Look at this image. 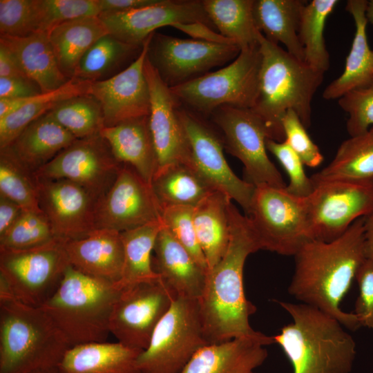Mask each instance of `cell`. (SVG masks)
<instances>
[{"mask_svg": "<svg viewBox=\"0 0 373 373\" xmlns=\"http://www.w3.org/2000/svg\"><path fill=\"white\" fill-rule=\"evenodd\" d=\"M365 217L331 242L311 240L294 255L295 269L288 292L296 300L336 318L346 329L361 327L354 313L340 304L349 291L364 254Z\"/></svg>", "mask_w": 373, "mask_h": 373, "instance_id": "1", "label": "cell"}, {"mask_svg": "<svg viewBox=\"0 0 373 373\" xmlns=\"http://www.w3.org/2000/svg\"><path fill=\"white\" fill-rule=\"evenodd\" d=\"M230 238L221 260L207 271L198 300L207 342L216 343L261 334L250 325L256 306L245 294L243 271L251 254L260 249L249 218L231 202L229 207Z\"/></svg>", "mask_w": 373, "mask_h": 373, "instance_id": "2", "label": "cell"}, {"mask_svg": "<svg viewBox=\"0 0 373 373\" xmlns=\"http://www.w3.org/2000/svg\"><path fill=\"white\" fill-rule=\"evenodd\" d=\"M261 66L256 99L251 110L265 122L271 140L285 141L282 119L293 110L307 128L311 124L312 101L324 73L267 40L260 32Z\"/></svg>", "mask_w": 373, "mask_h": 373, "instance_id": "3", "label": "cell"}, {"mask_svg": "<svg viewBox=\"0 0 373 373\" xmlns=\"http://www.w3.org/2000/svg\"><path fill=\"white\" fill-rule=\"evenodd\" d=\"M276 302L293 319L272 336L289 360L293 373L352 371L356 343L336 318L304 303Z\"/></svg>", "mask_w": 373, "mask_h": 373, "instance_id": "4", "label": "cell"}, {"mask_svg": "<svg viewBox=\"0 0 373 373\" xmlns=\"http://www.w3.org/2000/svg\"><path fill=\"white\" fill-rule=\"evenodd\" d=\"M121 290L116 284L86 275L70 265L57 289L40 307L70 347L106 341Z\"/></svg>", "mask_w": 373, "mask_h": 373, "instance_id": "5", "label": "cell"}, {"mask_svg": "<svg viewBox=\"0 0 373 373\" xmlns=\"http://www.w3.org/2000/svg\"><path fill=\"white\" fill-rule=\"evenodd\" d=\"M69 347L40 307L19 300L0 303V373L55 368Z\"/></svg>", "mask_w": 373, "mask_h": 373, "instance_id": "6", "label": "cell"}, {"mask_svg": "<svg viewBox=\"0 0 373 373\" xmlns=\"http://www.w3.org/2000/svg\"><path fill=\"white\" fill-rule=\"evenodd\" d=\"M259 43L242 48L229 64L170 88L180 105L211 115L222 106L251 109L256 102L261 66Z\"/></svg>", "mask_w": 373, "mask_h": 373, "instance_id": "7", "label": "cell"}, {"mask_svg": "<svg viewBox=\"0 0 373 373\" xmlns=\"http://www.w3.org/2000/svg\"><path fill=\"white\" fill-rule=\"evenodd\" d=\"M209 344L198 300L176 297L137 358L140 373H180L195 353Z\"/></svg>", "mask_w": 373, "mask_h": 373, "instance_id": "8", "label": "cell"}, {"mask_svg": "<svg viewBox=\"0 0 373 373\" xmlns=\"http://www.w3.org/2000/svg\"><path fill=\"white\" fill-rule=\"evenodd\" d=\"M285 187L256 186L247 216L261 249L294 256L312 240L307 198L289 193Z\"/></svg>", "mask_w": 373, "mask_h": 373, "instance_id": "9", "label": "cell"}, {"mask_svg": "<svg viewBox=\"0 0 373 373\" xmlns=\"http://www.w3.org/2000/svg\"><path fill=\"white\" fill-rule=\"evenodd\" d=\"M312 182L314 190L306 198L312 240L333 241L356 220L373 213V182Z\"/></svg>", "mask_w": 373, "mask_h": 373, "instance_id": "10", "label": "cell"}, {"mask_svg": "<svg viewBox=\"0 0 373 373\" xmlns=\"http://www.w3.org/2000/svg\"><path fill=\"white\" fill-rule=\"evenodd\" d=\"M69 265L64 242L58 239L29 249H0V274L17 300L35 307L52 295Z\"/></svg>", "mask_w": 373, "mask_h": 373, "instance_id": "11", "label": "cell"}, {"mask_svg": "<svg viewBox=\"0 0 373 373\" xmlns=\"http://www.w3.org/2000/svg\"><path fill=\"white\" fill-rule=\"evenodd\" d=\"M211 116L223 133L227 150L243 164L245 181L255 186H286L280 173L267 155L266 142L271 139L270 134L257 114L249 108L222 106Z\"/></svg>", "mask_w": 373, "mask_h": 373, "instance_id": "12", "label": "cell"}, {"mask_svg": "<svg viewBox=\"0 0 373 373\" xmlns=\"http://www.w3.org/2000/svg\"><path fill=\"white\" fill-rule=\"evenodd\" d=\"M240 52L237 45L180 39L155 32L149 40L147 59L171 88L234 60Z\"/></svg>", "mask_w": 373, "mask_h": 373, "instance_id": "13", "label": "cell"}, {"mask_svg": "<svg viewBox=\"0 0 373 373\" xmlns=\"http://www.w3.org/2000/svg\"><path fill=\"white\" fill-rule=\"evenodd\" d=\"M122 164L99 133L77 139L35 174L41 179L73 182L98 201L113 185Z\"/></svg>", "mask_w": 373, "mask_h": 373, "instance_id": "14", "label": "cell"}, {"mask_svg": "<svg viewBox=\"0 0 373 373\" xmlns=\"http://www.w3.org/2000/svg\"><path fill=\"white\" fill-rule=\"evenodd\" d=\"M176 297L160 278L121 290L111 313L110 333L125 345L145 350Z\"/></svg>", "mask_w": 373, "mask_h": 373, "instance_id": "15", "label": "cell"}, {"mask_svg": "<svg viewBox=\"0 0 373 373\" xmlns=\"http://www.w3.org/2000/svg\"><path fill=\"white\" fill-rule=\"evenodd\" d=\"M178 114L189 144L191 166L213 190L237 202L248 216L256 186L233 172L222 142L211 128L187 109L180 106Z\"/></svg>", "mask_w": 373, "mask_h": 373, "instance_id": "16", "label": "cell"}, {"mask_svg": "<svg viewBox=\"0 0 373 373\" xmlns=\"http://www.w3.org/2000/svg\"><path fill=\"white\" fill-rule=\"evenodd\" d=\"M162 208L147 183L122 164L111 187L97 202L95 227L123 232L161 220Z\"/></svg>", "mask_w": 373, "mask_h": 373, "instance_id": "17", "label": "cell"}, {"mask_svg": "<svg viewBox=\"0 0 373 373\" xmlns=\"http://www.w3.org/2000/svg\"><path fill=\"white\" fill-rule=\"evenodd\" d=\"M39 205L55 238H83L96 229L97 200L82 186L67 180L38 178Z\"/></svg>", "mask_w": 373, "mask_h": 373, "instance_id": "18", "label": "cell"}, {"mask_svg": "<svg viewBox=\"0 0 373 373\" xmlns=\"http://www.w3.org/2000/svg\"><path fill=\"white\" fill-rule=\"evenodd\" d=\"M151 36L138 57L124 70L108 79L91 82L88 94L102 106L104 126L149 115L150 92L144 67Z\"/></svg>", "mask_w": 373, "mask_h": 373, "instance_id": "19", "label": "cell"}, {"mask_svg": "<svg viewBox=\"0 0 373 373\" xmlns=\"http://www.w3.org/2000/svg\"><path fill=\"white\" fill-rule=\"evenodd\" d=\"M99 18L108 33L119 40L142 46L160 27L178 23L213 24L199 0H160L157 3L123 12L102 13Z\"/></svg>", "mask_w": 373, "mask_h": 373, "instance_id": "20", "label": "cell"}, {"mask_svg": "<svg viewBox=\"0 0 373 373\" xmlns=\"http://www.w3.org/2000/svg\"><path fill=\"white\" fill-rule=\"evenodd\" d=\"M144 68L150 92L149 119L157 158V171L177 163L191 166L189 144L178 114L180 105L147 55Z\"/></svg>", "mask_w": 373, "mask_h": 373, "instance_id": "21", "label": "cell"}, {"mask_svg": "<svg viewBox=\"0 0 373 373\" xmlns=\"http://www.w3.org/2000/svg\"><path fill=\"white\" fill-rule=\"evenodd\" d=\"M273 336L235 338L204 345L191 357L180 373H253L266 360V345Z\"/></svg>", "mask_w": 373, "mask_h": 373, "instance_id": "22", "label": "cell"}, {"mask_svg": "<svg viewBox=\"0 0 373 373\" xmlns=\"http://www.w3.org/2000/svg\"><path fill=\"white\" fill-rule=\"evenodd\" d=\"M70 265L90 276L117 284L124 265L121 233L97 229L86 237L64 242Z\"/></svg>", "mask_w": 373, "mask_h": 373, "instance_id": "23", "label": "cell"}, {"mask_svg": "<svg viewBox=\"0 0 373 373\" xmlns=\"http://www.w3.org/2000/svg\"><path fill=\"white\" fill-rule=\"evenodd\" d=\"M153 267L177 297L198 300L207 271L162 225L154 246Z\"/></svg>", "mask_w": 373, "mask_h": 373, "instance_id": "24", "label": "cell"}, {"mask_svg": "<svg viewBox=\"0 0 373 373\" xmlns=\"http://www.w3.org/2000/svg\"><path fill=\"white\" fill-rule=\"evenodd\" d=\"M91 82L69 79L52 91L23 99H0V149L8 146L31 122L61 102L88 94Z\"/></svg>", "mask_w": 373, "mask_h": 373, "instance_id": "25", "label": "cell"}, {"mask_svg": "<svg viewBox=\"0 0 373 373\" xmlns=\"http://www.w3.org/2000/svg\"><path fill=\"white\" fill-rule=\"evenodd\" d=\"M100 134L121 164H127L149 184L157 169L156 151L149 126V116L104 126Z\"/></svg>", "mask_w": 373, "mask_h": 373, "instance_id": "26", "label": "cell"}, {"mask_svg": "<svg viewBox=\"0 0 373 373\" xmlns=\"http://www.w3.org/2000/svg\"><path fill=\"white\" fill-rule=\"evenodd\" d=\"M0 44L12 54L26 76L42 93L58 89L69 80L59 67L48 32H37L25 37L0 36Z\"/></svg>", "mask_w": 373, "mask_h": 373, "instance_id": "27", "label": "cell"}, {"mask_svg": "<svg viewBox=\"0 0 373 373\" xmlns=\"http://www.w3.org/2000/svg\"><path fill=\"white\" fill-rule=\"evenodd\" d=\"M143 350L120 342H93L69 347L56 367L57 373H140Z\"/></svg>", "mask_w": 373, "mask_h": 373, "instance_id": "28", "label": "cell"}, {"mask_svg": "<svg viewBox=\"0 0 373 373\" xmlns=\"http://www.w3.org/2000/svg\"><path fill=\"white\" fill-rule=\"evenodd\" d=\"M76 140L47 113L27 126L6 148L35 173Z\"/></svg>", "mask_w": 373, "mask_h": 373, "instance_id": "29", "label": "cell"}, {"mask_svg": "<svg viewBox=\"0 0 373 373\" xmlns=\"http://www.w3.org/2000/svg\"><path fill=\"white\" fill-rule=\"evenodd\" d=\"M366 0H349L345 10L352 16L356 30L343 73L324 90L325 99H340L347 93L368 84L373 78L372 52L367 38Z\"/></svg>", "mask_w": 373, "mask_h": 373, "instance_id": "30", "label": "cell"}, {"mask_svg": "<svg viewBox=\"0 0 373 373\" xmlns=\"http://www.w3.org/2000/svg\"><path fill=\"white\" fill-rule=\"evenodd\" d=\"M305 0H254L253 17L257 30L269 41L283 44L286 50L305 62L298 37Z\"/></svg>", "mask_w": 373, "mask_h": 373, "instance_id": "31", "label": "cell"}, {"mask_svg": "<svg viewBox=\"0 0 373 373\" xmlns=\"http://www.w3.org/2000/svg\"><path fill=\"white\" fill-rule=\"evenodd\" d=\"M231 202L227 195L214 191L193 207L194 227L208 270L221 260L228 247Z\"/></svg>", "mask_w": 373, "mask_h": 373, "instance_id": "32", "label": "cell"}, {"mask_svg": "<svg viewBox=\"0 0 373 373\" xmlns=\"http://www.w3.org/2000/svg\"><path fill=\"white\" fill-rule=\"evenodd\" d=\"M48 33L59 67L70 79L84 55L108 32L99 17L93 16L62 23Z\"/></svg>", "mask_w": 373, "mask_h": 373, "instance_id": "33", "label": "cell"}, {"mask_svg": "<svg viewBox=\"0 0 373 373\" xmlns=\"http://www.w3.org/2000/svg\"><path fill=\"white\" fill-rule=\"evenodd\" d=\"M162 227L160 220L120 232L124 254L122 277L116 284L120 290L160 278L153 267L152 252Z\"/></svg>", "mask_w": 373, "mask_h": 373, "instance_id": "34", "label": "cell"}, {"mask_svg": "<svg viewBox=\"0 0 373 373\" xmlns=\"http://www.w3.org/2000/svg\"><path fill=\"white\" fill-rule=\"evenodd\" d=\"M310 178L373 182V126L343 141L327 166Z\"/></svg>", "mask_w": 373, "mask_h": 373, "instance_id": "35", "label": "cell"}, {"mask_svg": "<svg viewBox=\"0 0 373 373\" xmlns=\"http://www.w3.org/2000/svg\"><path fill=\"white\" fill-rule=\"evenodd\" d=\"M151 186L162 210L171 206L195 207L214 191L191 166L183 163L157 171Z\"/></svg>", "mask_w": 373, "mask_h": 373, "instance_id": "36", "label": "cell"}, {"mask_svg": "<svg viewBox=\"0 0 373 373\" xmlns=\"http://www.w3.org/2000/svg\"><path fill=\"white\" fill-rule=\"evenodd\" d=\"M254 0H202L208 17L220 33L240 50L258 44L253 17Z\"/></svg>", "mask_w": 373, "mask_h": 373, "instance_id": "37", "label": "cell"}, {"mask_svg": "<svg viewBox=\"0 0 373 373\" xmlns=\"http://www.w3.org/2000/svg\"><path fill=\"white\" fill-rule=\"evenodd\" d=\"M142 48V46L124 43L108 33L84 55L73 78L88 82L108 79L137 52H140Z\"/></svg>", "mask_w": 373, "mask_h": 373, "instance_id": "38", "label": "cell"}, {"mask_svg": "<svg viewBox=\"0 0 373 373\" xmlns=\"http://www.w3.org/2000/svg\"><path fill=\"white\" fill-rule=\"evenodd\" d=\"M338 3V0H312L304 7L300 18L298 37L304 49L305 63L323 73L330 65L324 29Z\"/></svg>", "mask_w": 373, "mask_h": 373, "instance_id": "39", "label": "cell"}, {"mask_svg": "<svg viewBox=\"0 0 373 373\" xmlns=\"http://www.w3.org/2000/svg\"><path fill=\"white\" fill-rule=\"evenodd\" d=\"M0 194L25 211L42 212L39 205L38 180L7 149H0Z\"/></svg>", "mask_w": 373, "mask_h": 373, "instance_id": "40", "label": "cell"}, {"mask_svg": "<svg viewBox=\"0 0 373 373\" xmlns=\"http://www.w3.org/2000/svg\"><path fill=\"white\" fill-rule=\"evenodd\" d=\"M48 113L76 139L99 133L104 126L102 106L89 94L67 99Z\"/></svg>", "mask_w": 373, "mask_h": 373, "instance_id": "41", "label": "cell"}, {"mask_svg": "<svg viewBox=\"0 0 373 373\" xmlns=\"http://www.w3.org/2000/svg\"><path fill=\"white\" fill-rule=\"evenodd\" d=\"M55 239L42 212L23 210L13 224L0 236V249H29L45 245Z\"/></svg>", "mask_w": 373, "mask_h": 373, "instance_id": "42", "label": "cell"}, {"mask_svg": "<svg viewBox=\"0 0 373 373\" xmlns=\"http://www.w3.org/2000/svg\"><path fill=\"white\" fill-rule=\"evenodd\" d=\"M37 32H49L73 19L99 16V0H35Z\"/></svg>", "mask_w": 373, "mask_h": 373, "instance_id": "43", "label": "cell"}, {"mask_svg": "<svg viewBox=\"0 0 373 373\" xmlns=\"http://www.w3.org/2000/svg\"><path fill=\"white\" fill-rule=\"evenodd\" d=\"M162 225L207 271L208 267L200 246L193 223V207L171 206L163 208Z\"/></svg>", "mask_w": 373, "mask_h": 373, "instance_id": "44", "label": "cell"}, {"mask_svg": "<svg viewBox=\"0 0 373 373\" xmlns=\"http://www.w3.org/2000/svg\"><path fill=\"white\" fill-rule=\"evenodd\" d=\"M338 104L348 115L346 128L350 137L367 131L373 126V78L338 99Z\"/></svg>", "mask_w": 373, "mask_h": 373, "instance_id": "45", "label": "cell"}, {"mask_svg": "<svg viewBox=\"0 0 373 373\" xmlns=\"http://www.w3.org/2000/svg\"><path fill=\"white\" fill-rule=\"evenodd\" d=\"M37 30L35 0H0L1 36L25 37Z\"/></svg>", "mask_w": 373, "mask_h": 373, "instance_id": "46", "label": "cell"}, {"mask_svg": "<svg viewBox=\"0 0 373 373\" xmlns=\"http://www.w3.org/2000/svg\"><path fill=\"white\" fill-rule=\"evenodd\" d=\"M267 149L280 162L289 175V183L285 189L289 193L307 198L312 193L314 186L311 178L307 176L304 164L300 157L284 142L267 139Z\"/></svg>", "mask_w": 373, "mask_h": 373, "instance_id": "47", "label": "cell"}, {"mask_svg": "<svg viewBox=\"0 0 373 373\" xmlns=\"http://www.w3.org/2000/svg\"><path fill=\"white\" fill-rule=\"evenodd\" d=\"M285 142L300 157L304 165L317 167L323 161L318 146L307 134L298 115L293 110H288L282 119Z\"/></svg>", "mask_w": 373, "mask_h": 373, "instance_id": "48", "label": "cell"}, {"mask_svg": "<svg viewBox=\"0 0 373 373\" xmlns=\"http://www.w3.org/2000/svg\"><path fill=\"white\" fill-rule=\"evenodd\" d=\"M359 294L355 303V315L360 324L373 329V261L365 259L355 278Z\"/></svg>", "mask_w": 373, "mask_h": 373, "instance_id": "49", "label": "cell"}, {"mask_svg": "<svg viewBox=\"0 0 373 373\" xmlns=\"http://www.w3.org/2000/svg\"><path fill=\"white\" fill-rule=\"evenodd\" d=\"M39 87L27 77H0V99H23L41 93Z\"/></svg>", "mask_w": 373, "mask_h": 373, "instance_id": "50", "label": "cell"}, {"mask_svg": "<svg viewBox=\"0 0 373 373\" xmlns=\"http://www.w3.org/2000/svg\"><path fill=\"white\" fill-rule=\"evenodd\" d=\"M172 27L191 36L192 39L208 43L236 45L232 40L213 30L211 26L202 22L178 23ZM238 46V45H237Z\"/></svg>", "mask_w": 373, "mask_h": 373, "instance_id": "51", "label": "cell"}, {"mask_svg": "<svg viewBox=\"0 0 373 373\" xmlns=\"http://www.w3.org/2000/svg\"><path fill=\"white\" fill-rule=\"evenodd\" d=\"M160 0H99L102 13L123 12L157 3Z\"/></svg>", "mask_w": 373, "mask_h": 373, "instance_id": "52", "label": "cell"}, {"mask_svg": "<svg viewBox=\"0 0 373 373\" xmlns=\"http://www.w3.org/2000/svg\"><path fill=\"white\" fill-rule=\"evenodd\" d=\"M22 211L19 205L0 194V236L13 224Z\"/></svg>", "mask_w": 373, "mask_h": 373, "instance_id": "53", "label": "cell"}, {"mask_svg": "<svg viewBox=\"0 0 373 373\" xmlns=\"http://www.w3.org/2000/svg\"><path fill=\"white\" fill-rule=\"evenodd\" d=\"M0 77H27L12 54L1 44H0Z\"/></svg>", "mask_w": 373, "mask_h": 373, "instance_id": "54", "label": "cell"}, {"mask_svg": "<svg viewBox=\"0 0 373 373\" xmlns=\"http://www.w3.org/2000/svg\"><path fill=\"white\" fill-rule=\"evenodd\" d=\"M363 247L365 258L373 261V213L365 217Z\"/></svg>", "mask_w": 373, "mask_h": 373, "instance_id": "55", "label": "cell"}, {"mask_svg": "<svg viewBox=\"0 0 373 373\" xmlns=\"http://www.w3.org/2000/svg\"><path fill=\"white\" fill-rule=\"evenodd\" d=\"M366 17L368 23H370L372 25H373V0L367 1Z\"/></svg>", "mask_w": 373, "mask_h": 373, "instance_id": "56", "label": "cell"}, {"mask_svg": "<svg viewBox=\"0 0 373 373\" xmlns=\"http://www.w3.org/2000/svg\"><path fill=\"white\" fill-rule=\"evenodd\" d=\"M30 373H57L55 368L35 371Z\"/></svg>", "mask_w": 373, "mask_h": 373, "instance_id": "57", "label": "cell"}, {"mask_svg": "<svg viewBox=\"0 0 373 373\" xmlns=\"http://www.w3.org/2000/svg\"><path fill=\"white\" fill-rule=\"evenodd\" d=\"M372 69H373V50L372 52Z\"/></svg>", "mask_w": 373, "mask_h": 373, "instance_id": "58", "label": "cell"}, {"mask_svg": "<svg viewBox=\"0 0 373 373\" xmlns=\"http://www.w3.org/2000/svg\"><path fill=\"white\" fill-rule=\"evenodd\" d=\"M253 373H256V372H253Z\"/></svg>", "mask_w": 373, "mask_h": 373, "instance_id": "59", "label": "cell"}]
</instances>
